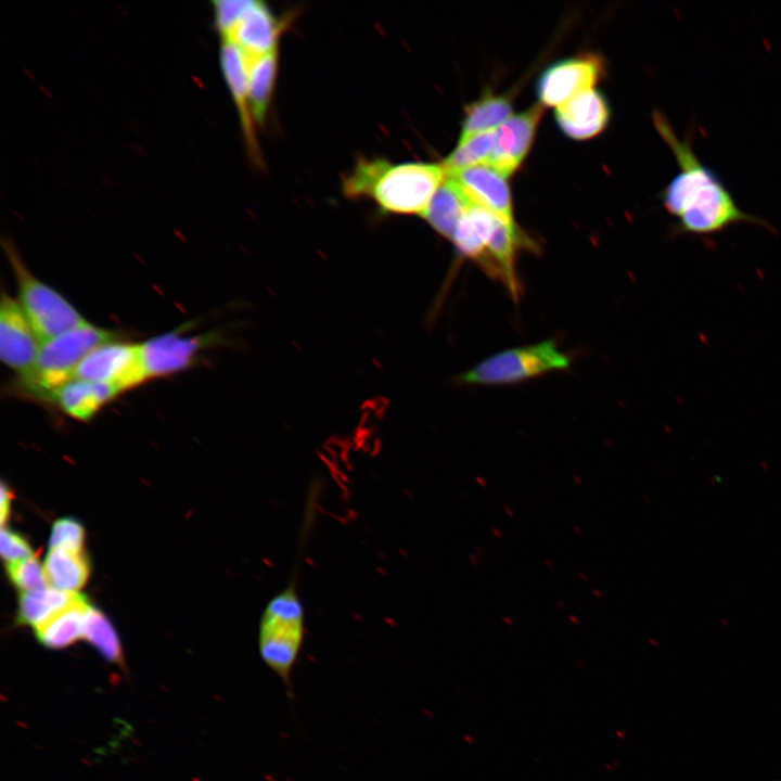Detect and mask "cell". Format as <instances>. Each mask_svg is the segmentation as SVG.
Segmentation results:
<instances>
[{"label":"cell","mask_w":781,"mask_h":781,"mask_svg":"<svg viewBox=\"0 0 781 781\" xmlns=\"http://www.w3.org/2000/svg\"><path fill=\"white\" fill-rule=\"evenodd\" d=\"M202 336L168 332L140 343V358L146 379L165 376L188 368L205 345Z\"/></svg>","instance_id":"cell-11"},{"label":"cell","mask_w":781,"mask_h":781,"mask_svg":"<svg viewBox=\"0 0 781 781\" xmlns=\"http://www.w3.org/2000/svg\"><path fill=\"white\" fill-rule=\"evenodd\" d=\"M652 117L679 167L661 193L665 209L677 220L674 234L714 235L738 223L773 231L768 221L741 209L718 172L696 155L691 132L680 138L662 112L654 111Z\"/></svg>","instance_id":"cell-1"},{"label":"cell","mask_w":781,"mask_h":781,"mask_svg":"<svg viewBox=\"0 0 781 781\" xmlns=\"http://www.w3.org/2000/svg\"><path fill=\"white\" fill-rule=\"evenodd\" d=\"M255 0H215V24L222 40L227 39L235 26L251 9Z\"/></svg>","instance_id":"cell-28"},{"label":"cell","mask_w":781,"mask_h":781,"mask_svg":"<svg viewBox=\"0 0 781 781\" xmlns=\"http://www.w3.org/2000/svg\"><path fill=\"white\" fill-rule=\"evenodd\" d=\"M512 116V104L509 98L487 93L472 102L465 108L458 143L471 137L495 130Z\"/></svg>","instance_id":"cell-23"},{"label":"cell","mask_w":781,"mask_h":781,"mask_svg":"<svg viewBox=\"0 0 781 781\" xmlns=\"http://www.w3.org/2000/svg\"><path fill=\"white\" fill-rule=\"evenodd\" d=\"M524 244L514 223L498 220L486 251L477 265L485 272L499 280L514 298L520 295V284L515 273V257Z\"/></svg>","instance_id":"cell-15"},{"label":"cell","mask_w":781,"mask_h":781,"mask_svg":"<svg viewBox=\"0 0 781 781\" xmlns=\"http://www.w3.org/2000/svg\"><path fill=\"white\" fill-rule=\"evenodd\" d=\"M284 27L261 1H254L230 36L222 41L236 44L248 57L253 60L266 55L278 49L279 36Z\"/></svg>","instance_id":"cell-14"},{"label":"cell","mask_w":781,"mask_h":781,"mask_svg":"<svg viewBox=\"0 0 781 781\" xmlns=\"http://www.w3.org/2000/svg\"><path fill=\"white\" fill-rule=\"evenodd\" d=\"M451 176L475 204L505 223H513L512 200L507 178L488 164L472 166Z\"/></svg>","instance_id":"cell-12"},{"label":"cell","mask_w":781,"mask_h":781,"mask_svg":"<svg viewBox=\"0 0 781 781\" xmlns=\"http://www.w3.org/2000/svg\"><path fill=\"white\" fill-rule=\"evenodd\" d=\"M84 542L85 529L79 522L73 518H61L53 524L49 540L50 549L82 551Z\"/></svg>","instance_id":"cell-29"},{"label":"cell","mask_w":781,"mask_h":781,"mask_svg":"<svg viewBox=\"0 0 781 781\" xmlns=\"http://www.w3.org/2000/svg\"><path fill=\"white\" fill-rule=\"evenodd\" d=\"M609 118V105L604 97L593 88L578 93L555 110L559 127L575 140L597 136L606 127Z\"/></svg>","instance_id":"cell-13"},{"label":"cell","mask_w":781,"mask_h":781,"mask_svg":"<svg viewBox=\"0 0 781 781\" xmlns=\"http://www.w3.org/2000/svg\"><path fill=\"white\" fill-rule=\"evenodd\" d=\"M10 504H11V494H10L9 489H7V487L4 485H2L1 486V507H0L2 526L4 525V523L9 516Z\"/></svg>","instance_id":"cell-31"},{"label":"cell","mask_w":781,"mask_h":781,"mask_svg":"<svg viewBox=\"0 0 781 781\" xmlns=\"http://www.w3.org/2000/svg\"><path fill=\"white\" fill-rule=\"evenodd\" d=\"M0 549L7 564L34 558L28 542L18 534L4 527L1 529Z\"/></svg>","instance_id":"cell-30"},{"label":"cell","mask_w":781,"mask_h":781,"mask_svg":"<svg viewBox=\"0 0 781 781\" xmlns=\"http://www.w3.org/2000/svg\"><path fill=\"white\" fill-rule=\"evenodd\" d=\"M219 62L227 86L235 102L243 133L252 153L258 151L253 130V116L248 103L247 77L249 60L233 42L222 41Z\"/></svg>","instance_id":"cell-17"},{"label":"cell","mask_w":781,"mask_h":781,"mask_svg":"<svg viewBox=\"0 0 781 781\" xmlns=\"http://www.w3.org/2000/svg\"><path fill=\"white\" fill-rule=\"evenodd\" d=\"M74 377L116 386L120 392L146 380L140 344L114 340L91 350L77 367Z\"/></svg>","instance_id":"cell-7"},{"label":"cell","mask_w":781,"mask_h":781,"mask_svg":"<svg viewBox=\"0 0 781 781\" xmlns=\"http://www.w3.org/2000/svg\"><path fill=\"white\" fill-rule=\"evenodd\" d=\"M41 342L17 299L3 294L0 306V358L26 377L37 360Z\"/></svg>","instance_id":"cell-8"},{"label":"cell","mask_w":781,"mask_h":781,"mask_svg":"<svg viewBox=\"0 0 781 781\" xmlns=\"http://www.w3.org/2000/svg\"><path fill=\"white\" fill-rule=\"evenodd\" d=\"M5 252L18 284V303L41 344L87 322L59 292L36 278L9 243Z\"/></svg>","instance_id":"cell-5"},{"label":"cell","mask_w":781,"mask_h":781,"mask_svg":"<svg viewBox=\"0 0 781 781\" xmlns=\"http://www.w3.org/2000/svg\"><path fill=\"white\" fill-rule=\"evenodd\" d=\"M472 203L460 184L446 174L423 217L436 232L451 240L459 221Z\"/></svg>","instance_id":"cell-18"},{"label":"cell","mask_w":781,"mask_h":781,"mask_svg":"<svg viewBox=\"0 0 781 781\" xmlns=\"http://www.w3.org/2000/svg\"><path fill=\"white\" fill-rule=\"evenodd\" d=\"M603 71L597 55L582 54L558 61L546 68L537 85L541 104L559 106L578 93L592 89Z\"/></svg>","instance_id":"cell-9"},{"label":"cell","mask_w":781,"mask_h":781,"mask_svg":"<svg viewBox=\"0 0 781 781\" xmlns=\"http://www.w3.org/2000/svg\"><path fill=\"white\" fill-rule=\"evenodd\" d=\"M306 636V611L296 584L291 581L267 602L258 625L263 662L287 688Z\"/></svg>","instance_id":"cell-3"},{"label":"cell","mask_w":781,"mask_h":781,"mask_svg":"<svg viewBox=\"0 0 781 781\" xmlns=\"http://www.w3.org/2000/svg\"><path fill=\"white\" fill-rule=\"evenodd\" d=\"M116 337L114 332L85 322L42 343L31 372L22 379L25 388L47 398L74 379L77 367L91 350Z\"/></svg>","instance_id":"cell-4"},{"label":"cell","mask_w":781,"mask_h":781,"mask_svg":"<svg viewBox=\"0 0 781 781\" xmlns=\"http://www.w3.org/2000/svg\"><path fill=\"white\" fill-rule=\"evenodd\" d=\"M89 604L81 597L77 602L35 628L38 641L46 648H66L84 635V619Z\"/></svg>","instance_id":"cell-24"},{"label":"cell","mask_w":781,"mask_h":781,"mask_svg":"<svg viewBox=\"0 0 781 781\" xmlns=\"http://www.w3.org/2000/svg\"><path fill=\"white\" fill-rule=\"evenodd\" d=\"M446 177L443 165L361 159L344 182L350 199L370 197L392 214L420 215Z\"/></svg>","instance_id":"cell-2"},{"label":"cell","mask_w":781,"mask_h":781,"mask_svg":"<svg viewBox=\"0 0 781 781\" xmlns=\"http://www.w3.org/2000/svg\"><path fill=\"white\" fill-rule=\"evenodd\" d=\"M542 113V105L536 104L512 115L496 128L495 145L487 164L503 177L511 176L527 155Z\"/></svg>","instance_id":"cell-10"},{"label":"cell","mask_w":781,"mask_h":781,"mask_svg":"<svg viewBox=\"0 0 781 781\" xmlns=\"http://www.w3.org/2000/svg\"><path fill=\"white\" fill-rule=\"evenodd\" d=\"M81 597L78 592L61 591L52 587L23 592L18 601V622L37 628Z\"/></svg>","instance_id":"cell-21"},{"label":"cell","mask_w":781,"mask_h":781,"mask_svg":"<svg viewBox=\"0 0 781 781\" xmlns=\"http://www.w3.org/2000/svg\"><path fill=\"white\" fill-rule=\"evenodd\" d=\"M49 586L66 592H77L89 577V563L82 551L50 549L43 564Z\"/></svg>","instance_id":"cell-20"},{"label":"cell","mask_w":781,"mask_h":781,"mask_svg":"<svg viewBox=\"0 0 781 781\" xmlns=\"http://www.w3.org/2000/svg\"><path fill=\"white\" fill-rule=\"evenodd\" d=\"M119 393L114 385L74 377L52 390L47 398L67 415L86 421Z\"/></svg>","instance_id":"cell-16"},{"label":"cell","mask_w":781,"mask_h":781,"mask_svg":"<svg viewBox=\"0 0 781 781\" xmlns=\"http://www.w3.org/2000/svg\"><path fill=\"white\" fill-rule=\"evenodd\" d=\"M82 639L92 644L110 663L123 664V650L113 625L102 612L90 605L85 614Z\"/></svg>","instance_id":"cell-25"},{"label":"cell","mask_w":781,"mask_h":781,"mask_svg":"<svg viewBox=\"0 0 781 781\" xmlns=\"http://www.w3.org/2000/svg\"><path fill=\"white\" fill-rule=\"evenodd\" d=\"M569 363L568 357L548 340L492 355L464 372L461 381L471 385L516 384L565 370Z\"/></svg>","instance_id":"cell-6"},{"label":"cell","mask_w":781,"mask_h":781,"mask_svg":"<svg viewBox=\"0 0 781 781\" xmlns=\"http://www.w3.org/2000/svg\"><path fill=\"white\" fill-rule=\"evenodd\" d=\"M278 73V49L249 60L247 90L253 119L263 124L268 113Z\"/></svg>","instance_id":"cell-22"},{"label":"cell","mask_w":781,"mask_h":781,"mask_svg":"<svg viewBox=\"0 0 781 781\" xmlns=\"http://www.w3.org/2000/svg\"><path fill=\"white\" fill-rule=\"evenodd\" d=\"M495 145V130L475 135L448 155L441 164L446 172L459 171L472 166L487 164Z\"/></svg>","instance_id":"cell-26"},{"label":"cell","mask_w":781,"mask_h":781,"mask_svg":"<svg viewBox=\"0 0 781 781\" xmlns=\"http://www.w3.org/2000/svg\"><path fill=\"white\" fill-rule=\"evenodd\" d=\"M11 581L23 592H31L50 587L43 565L35 559L7 564Z\"/></svg>","instance_id":"cell-27"},{"label":"cell","mask_w":781,"mask_h":781,"mask_svg":"<svg viewBox=\"0 0 781 781\" xmlns=\"http://www.w3.org/2000/svg\"><path fill=\"white\" fill-rule=\"evenodd\" d=\"M499 218L474 202L459 221L451 238L457 251L476 264L484 255Z\"/></svg>","instance_id":"cell-19"}]
</instances>
